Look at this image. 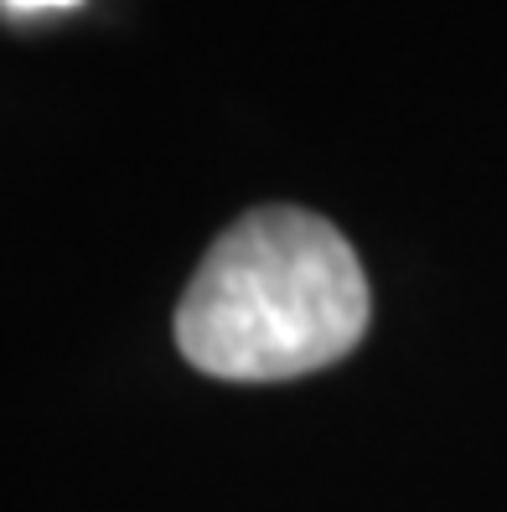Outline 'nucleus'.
<instances>
[{"label": "nucleus", "instance_id": "f03ea898", "mask_svg": "<svg viewBox=\"0 0 507 512\" xmlns=\"http://www.w3.org/2000/svg\"><path fill=\"white\" fill-rule=\"evenodd\" d=\"M6 11H16V16H37V11H68V6H78V0H0Z\"/></svg>", "mask_w": 507, "mask_h": 512}, {"label": "nucleus", "instance_id": "f257e3e1", "mask_svg": "<svg viewBox=\"0 0 507 512\" xmlns=\"http://www.w3.org/2000/svg\"><path fill=\"white\" fill-rule=\"evenodd\" d=\"M368 331V275L347 238L306 207L238 218L176 306V347L228 383L301 378L347 357Z\"/></svg>", "mask_w": 507, "mask_h": 512}]
</instances>
